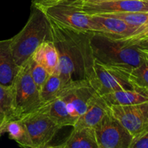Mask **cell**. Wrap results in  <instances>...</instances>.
<instances>
[{"instance_id":"obj_1","label":"cell","mask_w":148,"mask_h":148,"mask_svg":"<svg viewBox=\"0 0 148 148\" xmlns=\"http://www.w3.org/2000/svg\"><path fill=\"white\" fill-rule=\"evenodd\" d=\"M49 20L51 38L59 55L57 73L63 85L75 80L90 81L95 64L90 41L93 32L75 30Z\"/></svg>"},{"instance_id":"obj_2","label":"cell","mask_w":148,"mask_h":148,"mask_svg":"<svg viewBox=\"0 0 148 148\" xmlns=\"http://www.w3.org/2000/svg\"><path fill=\"white\" fill-rule=\"evenodd\" d=\"M90 41L95 60L129 73L144 59L145 53L125 39L92 33Z\"/></svg>"},{"instance_id":"obj_3","label":"cell","mask_w":148,"mask_h":148,"mask_svg":"<svg viewBox=\"0 0 148 148\" xmlns=\"http://www.w3.org/2000/svg\"><path fill=\"white\" fill-rule=\"evenodd\" d=\"M51 38L49 20L38 7L32 5L30 15L23 28L11 38V49L17 66L25 63L42 42Z\"/></svg>"},{"instance_id":"obj_4","label":"cell","mask_w":148,"mask_h":148,"mask_svg":"<svg viewBox=\"0 0 148 148\" xmlns=\"http://www.w3.org/2000/svg\"><path fill=\"white\" fill-rule=\"evenodd\" d=\"M13 101L17 119H21L43 105L40 90L30 74L28 62L20 66L12 85Z\"/></svg>"},{"instance_id":"obj_5","label":"cell","mask_w":148,"mask_h":148,"mask_svg":"<svg viewBox=\"0 0 148 148\" xmlns=\"http://www.w3.org/2000/svg\"><path fill=\"white\" fill-rule=\"evenodd\" d=\"M40 8L51 20L64 27L78 30L93 32L90 16L81 12L67 0H59Z\"/></svg>"},{"instance_id":"obj_6","label":"cell","mask_w":148,"mask_h":148,"mask_svg":"<svg viewBox=\"0 0 148 148\" xmlns=\"http://www.w3.org/2000/svg\"><path fill=\"white\" fill-rule=\"evenodd\" d=\"M90 82L101 96L134 88L129 80V72L96 60L94 64V76Z\"/></svg>"},{"instance_id":"obj_7","label":"cell","mask_w":148,"mask_h":148,"mask_svg":"<svg viewBox=\"0 0 148 148\" xmlns=\"http://www.w3.org/2000/svg\"><path fill=\"white\" fill-rule=\"evenodd\" d=\"M21 119L27 127L34 148L47 147L61 129L49 116L45 105Z\"/></svg>"},{"instance_id":"obj_8","label":"cell","mask_w":148,"mask_h":148,"mask_svg":"<svg viewBox=\"0 0 148 148\" xmlns=\"http://www.w3.org/2000/svg\"><path fill=\"white\" fill-rule=\"evenodd\" d=\"M97 92L89 80H75L64 85L58 96L66 104L75 124L85 113Z\"/></svg>"},{"instance_id":"obj_9","label":"cell","mask_w":148,"mask_h":148,"mask_svg":"<svg viewBox=\"0 0 148 148\" xmlns=\"http://www.w3.org/2000/svg\"><path fill=\"white\" fill-rule=\"evenodd\" d=\"M98 148H130L133 137L122 124L107 113L94 127Z\"/></svg>"},{"instance_id":"obj_10","label":"cell","mask_w":148,"mask_h":148,"mask_svg":"<svg viewBox=\"0 0 148 148\" xmlns=\"http://www.w3.org/2000/svg\"><path fill=\"white\" fill-rule=\"evenodd\" d=\"M110 112L133 139L148 132V101L134 105L109 106Z\"/></svg>"},{"instance_id":"obj_11","label":"cell","mask_w":148,"mask_h":148,"mask_svg":"<svg viewBox=\"0 0 148 148\" xmlns=\"http://www.w3.org/2000/svg\"><path fill=\"white\" fill-rule=\"evenodd\" d=\"M67 1L81 12L88 15L148 12V2L142 0H114L97 4H80L73 0Z\"/></svg>"},{"instance_id":"obj_12","label":"cell","mask_w":148,"mask_h":148,"mask_svg":"<svg viewBox=\"0 0 148 148\" xmlns=\"http://www.w3.org/2000/svg\"><path fill=\"white\" fill-rule=\"evenodd\" d=\"M93 33H100L116 38H125L143 30L127 24L122 20L108 15H90Z\"/></svg>"},{"instance_id":"obj_13","label":"cell","mask_w":148,"mask_h":148,"mask_svg":"<svg viewBox=\"0 0 148 148\" xmlns=\"http://www.w3.org/2000/svg\"><path fill=\"white\" fill-rule=\"evenodd\" d=\"M109 105L104 98L98 93L94 96L82 115L78 118L73 128L95 127L103 117L109 112Z\"/></svg>"},{"instance_id":"obj_14","label":"cell","mask_w":148,"mask_h":148,"mask_svg":"<svg viewBox=\"0 0 148 148\" xmlns=\"http://www.w3.org/2000/svg\"><path fill=\"white\" fill-rule=\"evenodd\" d=\"M11 38L0 40V83L12 86L20 66H17L12 52Z\"/></svg>"},{"instance_id":"obj_15","label":"cell","mask_w":148,"mask_h":148,"mask_svg":"<svg viewBox=\"0 0 148 148\" xmlns=\"http://www.w3.org/2000/svg\"><path fill=\"white\" fill-rule=\"evenodd\" d=\"M59 148H98L93 127L73 128L69 137L61 144L49 145Z\"/></svg>"},{"instance_id":"obj_16","label":"cell","mask_w":148,"mask_h":148,"mask_svg":"<svg viewBox=\"0 0 148 148\" xmlns=\"http://www.w3.org/2000/svg\"><path fill=\"white\" fill-rule=\"evenodd\" d=\"M31 57L42 65L50 75L58 72L59 55L56 46L52 40H46L42 42Z\"/></svg>"},{"instance_id":"obj_17","label":"cell","mask_w":148,"mask_h":148,"mask_svg":"<svg viewBox=\"0 0 148 148\" xmlns=\"http://www.w3.org/2000/svg\"><path fill=\"white\" fill-rule=\"evenodd\" d=\"M109 106H127L142 103L148 101V91L138 88L111 92L103 95Z\"/></svg>"},{"instance_id":"obj_18","label":"cell","mask_w":148,"mask_h":148,"mask_svg":"<svg viewBox=\"0 0 148 148\" xmlns=\"http://www.w3.org/2000/svg\"><path fill=\"white\" fill-rule=\"evenodd\" d=\"M3 132L7 133L11 140L15 141L20 147L34 148L25 124L21 119L10 120L3 127Z\"/></svg>"},{"instance_id":"obj_19","label":"cell","mask_w":148,"mask_h":148,"mask_svg":"<svg viewBox=\"0 0 148 148\" xmlns=\"http://www.w3.org/2000/svg\"><path fill=\"white\" fill-rule=\"evenodd\" d=\"M44 105L49 116L61 129L68 126L73 127L75 121L68 111L65 103L60 97L57 96L53 101Z\"/></svg>"},{"instance_id":"obj_20","label":"cell","mask_w":148,"mask_h":148,"mask_svg":"<svg viewBox=\"0 0 148 148\" xmlns=\"http://www.w3.org/2000/svg\"><path fill=\"white\" fill-rule=\"evenodd\" d=\"M13 119H17L14 111L12 86H6L0 83V129L6 123ZM4 133V132H3Z\"/></svg>"},{"instance_id":"obj_21","label":"cell","mask_w":148,"mask_h":148,"mask_svg":"<svg viewBox=\"0 0 148 148\" xmlns=\"http://www.w3.org/2000/svg\"><path fill=\"white\" fill-rule=\"evenodd\" d=\"M63 83L59 74H51L40 89V97L42 103H48L59 95Z\"/></svg>"},{"instance_id":"obj_22","label":"cell","mask_w":148,"mask_h":148,"mask_svg":"<svg viewBox=\"0 0 148 148\" xmlns=\"http://www.w3.org/2000/svg\"><path fill=\"white\" fill-rule=\"evenodd\" d=\"M144 53L143 62L129 73V80L133 87L148 91V54Z\"/></svg>"},{"instance_id":"obj_23","label":"cell","mask_w":148,"mask_h":148,"mask_svg":"<svg viewBox=\"0 0 148 148\" xmlns=\"http://www.w3.org/2000/svg\"><path fill=\"white\" fill-rule=\"evenodd\" d=\"M122 20L127 24L137 27L143 31L148 30V12H123L117 14H103Z\"/></svg>"},{"instance_id":"obj_24","label":"cell","mask_w":148,"mask_h":148,"mask_svg":"<svg viewBox=\"0 0 148 148\" xmlns=\"http://www.w3.org/2000/svg\"><path fill=\"white\" fill-rule=\"evenodd\" d=\"M27 62H28L29 71L32 79H33L35 84L40 90V88L46 82L50 74L42 65L36 62L31 56L28 59Z\"/></svg>"},{"instance_id":"obj_25","label":"cell","mask_w":148,"mask_h":148,"mask_svg":"<svg viewBox=\"0 0 148 148\" xmlns=\"http://www.w3.org/2000/svg\"><path fill=\"white\" fill-rule=\"evenodd\" d=\"M123 39L135 45L142 52L148 54V30L140 32L137 34Z\"/></svg>"},{"instance_id":"obj_26","label":"cell","mask_w":148,"mask_h":148,"mask_svg":"<svg viewBox=\"0 0 148 148\" xmlns=\"http://www.w3.org/2000/svg\"><path fill=\"white\" fill-rule=\"evenodd\" d=\"M130 148H148V132L140 137L133 139Z\"/></svg>"},{"instance_id":"obj_27","label":"cell","mask_w":148,"mask_h":148,"mask_svg":"<svg viewBox=\"0 0 148 148\" xmlns=\"http://www.w3.org/2000/svg\"><path fill=\"white\" fill-rule=\"evenodd\" d=\"M73 1L80 4H97V3L114 1V0H73Z\"/></svg>"},{"instance_id":"obj_28","label":"cell","mask_w":148,"mask_h":148,"mask_svg":"<svg viewBox=\"0 0 148 148\" xmlns=\"http://www.w3.org/2000/svg\"><path fill=\"white\" fill-rule=\"evenodd\" d=\"M54 0H33V4L32 5L36 6V7H40V6L46 5L52 3Z\"/></svg>"},{"instance_id":"obj_29","label":"cell","mask_w":148,"mask_h":148,"mask_svg":"<svg viewBox=\"0 0 148 148\" xmlns=\"http://www.w3.org/2000/svg\"><path fill=\"white\" fill-rule=\"evenodd\" d=\"M3 134H4V133H3V131H2V130H1V129H0V137H1V136Z\"/></svg>"},{"instance_id":"obj_30","label":"cell","mask_w":148,"mask_h":148,"mask_svg":"<svg viewBox=\"0 0 148 148\" xmlns=\"http://www.w3.org/2000/svg\"><path fill=\"white\" fill-rule=\"evenodd\" d=\"M142 1H147V2H148V0H142Z\"/></svg>"},{"instance_id":"obj_31","label":"cell","mask_w":148,"mask_h":148,"mask_svg":"<svg viewBox=\"0 0 148 148\" xmlns=\"http://www.w3.org/2000/svg\"><path fill=\"white\" fill-rule=\"evenodd\" d=\"M58 1V0H54V1H53V2H52V3L55 2V1Z\"/></svg>"},{"instance_id":"obj_32","label":"cell","mask_w":148,"mask_h":148,"mask_svg":"<svg viewBox=\"0 0 148 148\" xmlns=\"http://www.w3.org/2000/svg\"><path fill=\"white\" fill-rule=\"evenodd\" d=\"M58 1H59V0H58ZM55 2H56V1H55Z\"/></svg>"}]
</instances>
